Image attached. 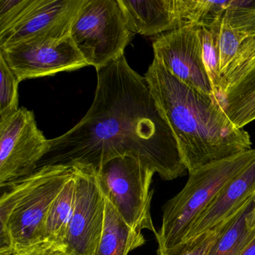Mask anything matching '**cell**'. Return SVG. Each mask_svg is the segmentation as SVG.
Returning a JSON list of instances; mask_svg holds the SVG:
<instances>
[{
  "mask_svg": "<svg viewBox=\"0 0 255 255\" xmlns=\"http://www.w3.org/2000/svg\"><path fill=\"white\" fill-rule=\"evenodd\" d=\"M222 20L246 38H255V0H228Z\"/></svg>",
  "mask_w": 255,
  "mask_h": 255,
  "instance_id": "20",
  "label": "cell"
},
{
  "mask_svg": "<svg viewBox=\"0 0 255 255\" xmlns=\"http://www.w3.org/2000/svg\"><path fill=\"white\" fill-rule=\"evenodd\" d=\"M246 223H247L248 229L250 231L255 232V201L252 210L248 215Z\"/></svg>",
  "mask_w": 255,
  "mask_h": 255,
  "instance_id": "26",
  "label": "cell"
},
{
  "mask_svg": "<svg viewBox=\"0 0 255 255\" xmlns=\"http://www.w3.org/2000/svg\"><path fill=\"white\" fill-rule=\"evenodd\" d=\"M93 103L86 116L60 136L38 168L80 164L99 168L119 156H131L165 180L188 171L175 137L158 108L144 77L132 69L125 55L97 71Z\"/></svg>",
  "mask_w": 255,
  "mask_h": 255,
  "instance_id": "1",
  "label": "cell"
},
{
  "mask_svg": "<svg viewBox=\"0 0 255 255\" xmlns=\"http://www.w3.org/2000/svg\"><path fill=\"white\" fill-rule=\"evenodd\" d=\"M230 222L216 227L190 243H182L168 250L158 249L157 255H208Z\"/></svg>",
  "mask_w": 255,
  "mask_h": 255,
  "instance_id": "22",
  "label": "cell"
},
{
  "mask_svg": "<svg viewBox=\"0 0 255 255\" xmlns=\"http://www.w3.org/2000/svg\"><path fill=\"white\" fill-rule=\"evenodd\" d=\"M0 55L20 82L88 66L70 35L20 43Z\"/></svg>",
  "mask_w": 255,
  "mask_h": 255,
  "instance_id": "9",
  "label": "cell"
},
{
  "mask_svg": "<svg viewBox=\"0 0 255 255\" xmlns=\"http://www.w3.org/2000/svg\"><path fill=\"white\" fill-rule=\"evenodd\" d=\"M129 30L158 36L182 27L176 0H119Z\"/></svg>",
  "mask_w": 255,
  "mask_h": 255,
  "instance_id": "14",
  "label": "cell"
},
{
  "mask_svg": "<svg viewBox=\"0 0 255 255\" xmlns=\"http://www.w3.org/2000/svg\"><path fill=\"white\" fill-rule=\"evenodd\" d=\"M72 165L77 168L75 203L64 246L71 255H93L104 231L105 196L94 167Z\"/></svg>",
  "mask_w": 255,
  "mask_h": 255,
  "instance_id": "8",
  "label": "cell"
},
{
  "mask_svg": "<svg viewBox=\"0 0 255 255\" xmlns=\"http://www.w3.org/2000/svg\"><path fill=\"white\" fill-rule=\"evenodd\" d=\"M255 198L248 202L231 219L208 255H238L255 238V232L248 229L246 219L255 204Z\"/></svg>",
  "mask_w": 255,
  "mask_h": 255,
  "instance_id": "17",
  "label": "cell"
},
{
  "mask_svg": "<svg viewBox=\"0 0 255 255\" xmlns=\"http://www.w3.org/2000/svg\"><path fill=\"white\" fill-rule=\"evenodd\" d=\"M19 81L0 55V122L19 110Z\"/></svg>",
  "mask_w": 255,
  "mask_h": 255,
  "instance_id": "21",
  "label": "cell"
},
{
  "mask_svg": "<svg viewBox=\"0 0 255 255\" xmlns=\"http://www.w3.org/2000/svg\"><path fill=\"white\" fill-rule=\"evenodd\" d=\"M221 23L222 18L216 20L210 26H199L200 37L202 45L203 62L211 83L215 97L218 101L222 81L219 45Z\"/></svg>",
  "mask_w": 255,
  "mask_h": 255,
  "instance_id": "19",
  "label": "cell"
},
{
  "mask_svg": "<svg viewBox=\"0 0 255 255\" xmlns=\"http://www.w3.org/2000/svg\"><path fill=\"white\" fill-rule=\"evenodd\" d=\"M50 148V139L38 129L33 112L20 108L0 122V186L33 173Z\"/></svg>",
  "mask_w": 255,
  "mask_h": 255,
  "instance_id": "7",
  "label": "cell"
},
{
  "mask_svg": "<svg viewBox=\"0 0 255 255\" xmlns=\"http://www.w3.org/2000/svg\"><path fill=\"white\" fill-rule=\"evenodd\" d=\"M238 255H255V238Z\"/></svg>",
  "mask_w": 255,
  "mask_h": 255,
  "instance_id": "27",
  "label": "cell"
},
{
  "mask_svg": "<svg viewBox=\"0 0 255 255\" xmlns=\"http://www.w3.org/2000/svg\"><path fill=\"white\" fill-rule=\"evenodd\" d=\"M144 78L189 174L252 149L249 132L230 121L219 101L177 80L156 59Z\"/></svg>",
  "mask_w": 255,
  "mask_h": 255,
  "instance_id": "2",
  "label": "cell"
},
{
  "mask_svg": "<svg viewBox=\"0 0 255 255\" xmlns=\"http://www.w3.org/2000/svg\"><path fill=\"white\" fill-rule=\"evenodd\" d=\"M219 104L238 128L255 120V38L242 44L222 74Z\"/></svg>",
  "mask_w": 255,
  "mask_h": 255,
  "instance_id": "12",
  "label": "cell"
},
{
  "mask_svg": "<svg viewBox=\"0 0 255 255\" xmlns=\"http://www.w3.org/2000/svg\"><path fill=\"white\" fill-rule=\"evenodd\" d=\"M177 11L183 26H208L222 18L228 5L225 1L176 0Z\"/></svg>",
  "mask_w": 255,
  "mask_h": 255,
  "instance_id": "18",
  "label": "cell"
},
{
  "mask_svg": "<svg viewBox=\"0 0 255 255\" xmlns=\"http://www.w3.org/2000/svg\"><path fill=\"white\" fill-rule=\"evenodd\" d=\"M255 198V160L227 183L189 228L182 243L196 240L216 227L230 222Z\"/></svg>",
  "mask_w": 255,
  "mask_h": 255,
  "instance_id": "13",
  "label": "cell"
},
{
  "mask_svg": "<svg viewBox=\"0 0 255 255\" xmlns=\"http://www.w3.org/2000/svg\"><path fill=\"white\" fill-rule=\"evenodd\" d=\"M153 50L154 59L171 75L216 100L203 62L199 26H183L155 37Z\"/></svg>",
  "mask_w": 255,
  "mask_h": 255,
  "instance_id": "10",
  "label": "cell"
},
{
  "mask_svg": "<svg viewBox=\"0 0 255 255\" xmlns=\"http://www.w3.org/2000/svg\"><path fill=\"white\" fill-rule=\"evenodd\" d=\"M12 255H71L66 249L48 240L40 242Z\"/></svg>",
  "mask_w": 255,
  "mask_h": 255,
  "instance_id": "25",
  "label": "cell"
},
{
  "mask_svg": "<svg viewBox=\"0 0 255 255\" xmlns=\"http://www.w3.org/2000/svg\"><path fill=\"white\" fill-rule=\"evenodd\" d=\"M96 170L104 196L122 219L135 231L156 234L150 213L154 171L131 156L110 159Z\"/></svg>",
  "mask_w": 255,
  "mask_h": 255,
  "instance_id": "6",
  "label": "cell"
},
{
  "mask_svg": "<svg viewBox=\"0 0 255 255\" xmlns=\"http://www.w3.org/2000/svg\"><path fill=\"white\" fill-rule=\"evenodd\" d=\"M75 171L72 164L43 165L6 186L0 198V255L46 240L49 210Z\"/></svg>",
  "mask_w": 255,
  "mask_h": 255,
  "instance_id": "3",
  "label": "cell"
},
{
  "mask_svg": "<svg viewBox=\"0 0 255 255\" xmlns=\"http://www.w3.org/2000/svg\"><path fill=\"white\" fill-rule=\"evenodd\" d=\"M84 0H29L18 18L0 32V50L42 38L70 35Z\"/></svg>",
  "mask_w": 255,
  "mask_h": 255,
  "instance_id": "11",
  "label": "cell"
},
{
  "mask_svg": "<svg viewBox=\"0 0 255 255\" xmlns=\"http://www.w3.org/2000/svg\"><path fill=\"white\" fill-rule=\"evenodd\" d=\"M29 2V0H0V32L18 18Z\"/></svg>",
  "mask_w": 255,
  "mask_h": 255,
  "instance_id": "24",
  "label": "cell"
},
{
  "mask_svg": "<svg viewBox=\"0 0 255 255\" xmlns=\"http://www.w3.org/2000/svg\"><path fill=\"white\" fill-rule=\"evenodd\" d=\"M76 171L53 201L46 220V240L59 245L64 249H65L64 246L65 237L75 203Z\"/></svg>",
  "mask_w": 255,
  "mask_h": 255,
  "instance_id": "16",
  "label": "cell"
},
{
  "mask_svg": "<svg viewBox=\"0 0 255 255\" xmlns=\"http://www.w3.org/2000/svg\"><path fill=\"white\" fill-rule=\"evenodd\" d=\"M144 243L141 232L130 228L105 197L104 231L93 255H128Z\"/></svg>",
  "mask_w": 255,
  "mask_h": 255,
  "instance_id": "15",
  "label": "cell"
},
{
  "mask_svg": "<svg viewBox=\"0 0 255 255\" xmlns=\"http://www.w3.org/2000/svg\"><path fill=\"white\" fill-rule=\"evenodd\" d=\"M70 36L87 65L98 71L125 55L134 34L119 0H84Z\"/></svg>",
  "mask_w": 255,
  "mask_h": 255,
  "instance_id": "5",
  "label": "cell"
},
{
  "mask_svg": "<svg viewBox=\"0 0 255 255\" xmlns=\"http://www.w3.org/2000/svg\"><path fill=\"white\" fill-rule=\"evenodd\" d=\"M246 39L248 38L245 35L234 30L222 17L219 40L221 74L234 60L242 44Z\"/></svg>",
  "mask_w": 255,
  "mask_h": 255,
  "instance_id": "23",
  "label": "cell"
},
{
  "mask_svg": "<svg viewBox=\"0 0 255 255\" xmlns=\"http://www.w3.org/2000/svg\"><path fill=\"white\" fill-rule=\"evenodd\" d=\"M255 160V149H251L189 173L183 189L164 206L162 226L155 234L158 249L180 245L221 189Z\"/></svg>",
  "mask_w": 255,
  "mask_h": 255,
  "instance_id": "4",
  "label": "cell"
}]
</instances>
